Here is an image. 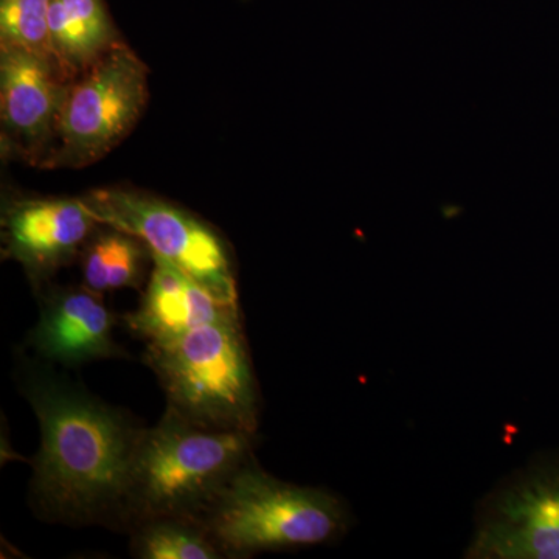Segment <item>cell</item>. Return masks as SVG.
<instances>
[{
    "label": "cell",
    "instance_id": "cell-15",
    "mask_svg": "<svg viewBox=\"0 0 559 559\" xmlns=\"http://www.w3.org/2000/svg\"><path fill=\"white\" fill-rule=\"evenodd\" d=\"M49 9L50 0H0L2 47L31 51L58 66L50 44Z\"/></svg>",
    "mask_w": 559,
    "mask_h": 559
},
{
    "label": "cell",
    "instance_id": "cell-1",
    "mask_svg": "<svg viewBox=\"0 0 559 559\" xmlns=\"http://www.w3.org/2000/svg\"><path fill=\"white\" fill-rule=\"evenodd\" d=\"M21 367L20 389L40 430L33 510L44 521L70 527L128 528L132 460L145 428L46 366Z\"/></svg>",
    "mask_w": 559,
    "mask_h": 559
},
{
    "label": "cell",
    "instance_id": "cell-7",
    "mask_svg": "<svg viewBox=\"0 0 559 559\" xmlns=\"http://www.w3.org/2000/svg\"><path fill=\"white\" fill-rule=\"evenodd\" d=\"M70 81L53 61L2 47L0 120L7 153L40 164L53 140Z\"/></svg>",
    "mask_w": 559,
    "mask_h": 559
},
{
    "label": "cell",
    "instance_id": "cell-14",
    "mask_svg": "<svg viewBox=\"0 0 559 559\" xmlns=\"http://www.w3.org/2000/svg\"><path fill=\"white\" fill-rule=\"evenodd\" d=\"M131 554L140 559L226 558L194 518L162 516L131 527Z\"/></svg>",
    "mask_w": 559,
    "mask_h": 559
},
{
    "label": "cell",
    "instance_id": "cell-2",
    "mask_svg": "<svg viewBox=\"0 0 559 559\" xmlns=\"http://www.w3.org/2000/svg\"><path fill=\"white\" fill-rule=\"evenodd\" d=\"M255 436L194 425L165 411L143 429L128 487V528L151 518H198L253 457Z\"/></svg>",
    "mask_w": 559,
    "mask_h": 559
},
{
    "label": "cell",
    "instance_id": "cell-9",
    "mask_svg": "<svg viewBox=\"0 0 559 559\" xmlns=\"http://www.w3.org/2000/svg\"><path fill=\"white\" fill-rule=\"evenodd\" d=\"M97 226L83 198L14 201L3 210V248L39 285L75 259Z\"/></svg>",
    "mask_w": 559,
    "mask_h": 559
},
{
    "label": "cell",
    "instance_id": "cell-6",
    "mask_svg": "<svg viewBox=\"0 0 559 559\" xmlns=\"http://www.w3.org/2000/svg\"><path fill=\"white\" fill-rule=\"evenodd\" d=\"M83 200L100 226L134 235L156 259L178 267L223 299L238 301L230 250L218 231L198 216L131 189L94 190Z\"/></svg>",
    "mask_w": 559,
    "mask_h": 559
},
{
    "label": "cell",
    "instance_id": "cell-13",
    "mask_svg": "<svg viewBox=\"0 0 559 559\" xmlns=\"http://www.w3.org/2000/svg\"><path fill=\"white\" fill-rule=\"evenodd\" d=\"M105 227L103 231H95L84 245L81 253L83 285L97 294L139 288L145 282L153 253L134 235Z\"/></svg>",
    "mask_w": 559,
    "mask_h": 559
},
{
    "label": "cell",
    "instance_id": "cell-8",
    "mask_svg": "<svg viewBox=\"0 0 559 559\" xmlns=\"http://www.w3.org/2000/svg\"><path fill=\"white\" fill-rule=\"evenodd\" d=\"M480 559H559V479L532 477L492 496L468 550Z\"/></svg>",
    "mask_w": 559,
    "mask_h": 559
},
{
    "label": "cell",
    "instance_id": "cell-10",
    "mask_svg": "<svg viewBox=\"0 0 559 559\" xmlns=\"http://www.w3.org/2000/svg\"><path fill=\"white\" fill-rule=\"evenodd\" d=\"M116 318L102 294L86 286L43 294L40 314L28 334V347L46 362L79 367L94 360L127 358L112 336Z\"/></svg>",
    "mask_w": 559,
    "mask_h": 559
},
{
    "label": "cell",
    "instance_id": "cell-3",
    "mask_svg": "<svg viewBox=\"0 0 559 559\" xmlns=\"http://www.w3.org/2000/svg\"><path fill=\"white\" fill-rule=\"evenodd\" d=\"M198 521L224 557L241 559L330 543L347 530L348 513L325 489L275 479L252 457Z\"/></svg>",
    "mask_w": 559,
    "mask_h": 559
},
{
    "label": "cell",
    "instance_id": "cell-4",
    "mask_svg": "<svg viewBox=\"0 0 559 559\" xmlns=\"http://www.w3.org/2000/svg\"><path fill=\"white\" fill-rule=\"evenodd\" d=\"M145 360L167 395L168 409L202 428L255 436L259 382L242 320L146 344Z\"/></svg>",
    "mask_w": 559,
    "mask_h": 559
},
{
    "label": "cell",
    "instance_id": "cell-12",
    "mask_svg": "<svg viewBox=\"0 0 559 559\" xmlns=\"http://www.w3.org/2000/svg\"><path fill=\"white\" fill-rule=\"evenodd\" d=\"M49 31L55 60L72 80L120 44L103 0H50Z\"/></svg>",
    "mask_w": 559,
    "mask_h": 559
},
{
    "label": "cell",
    "instance_id": "cell-5",
    "mask_svg": "<svg viewBox=\"0 0 559 559\" xmlns=\"http://www.w3.org/2000/svg\"><path fill=\"white\" fill-rule=\"evenodd\" d=\"M148 94L145 62L130 47L117 44L70 81L39 167L83 168L103 159L134 130Z\"/></svg>",
    "mask_w": 559,
    "mask_h": 559
},
{
    "label": "cell",
    "instance_id": "cell-11",
    "mask_svg": "<svg viewBox=\"0 0 559 559\" xmlns=\"http://www.w3.org/2000/svg\"><path fill=\"white\" fill-rule=\"evenodd\" d=\"M139 310L124 316L128 329L146 344L183 336L212 323L242 320L240 304L223 299L165 260L153 257Z\"/></svg>",
    "mask_w": 559,
    "mask_h": 559
}]
</instances>
